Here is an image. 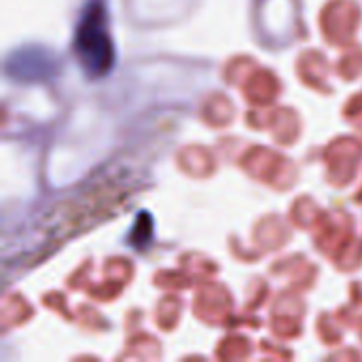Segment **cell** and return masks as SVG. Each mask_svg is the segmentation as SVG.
Instances as JSON below:
<instances>
[{"mask_svg": "<svg viewBox=\"0 0 362 362\" xmlns=\"http://www.w3.org/2000/svg\"><path fill=\"white\" fill-rule=\"evenodd\" d=\"M74 53L83 72L91 78L104 76L115 64V47L108 32V15L102 0H93L83 11L74 34Z\"/></svg>", "mask_w": 362, "mask_h": 362, "instance_id": "obj_1", "label": "cell"}]
</instances>
